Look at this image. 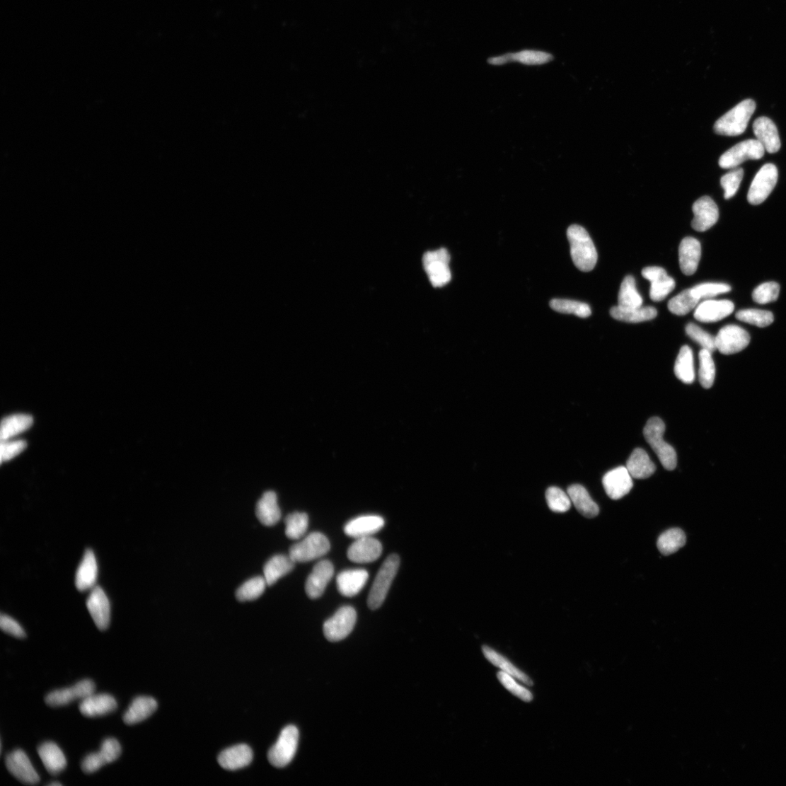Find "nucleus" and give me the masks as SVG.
Wrapping results in <instances>:
<instances>
[{"mask_svg":"<svg viewBox=\"0 0 786 786\" xmlns=\"http://www.w3.org/2000/svg\"><path fill=\"white\" fill-rule=\"evenodd\" d=\"M385 525V521L378 516H364L354 519L345 526V533L351 538L371 537Z\"/></svg>","mask_w":786,"mask_h":786,"instance_id":"26","label":"nucleus"},{"mask_svg":"<svg viewBox=\"0 0 786 786\" xmlns=\"http://www.w3.org/2000/svg\"><path fill=\"white\" fill-rule=\"evenodd\" d=\"M553 60V56L549 53L536 50H524L519 52L490 58L488 63L491 65L500 66L511 62H519L524 65L536 66L545 64Z\"/></svg>","mask_w":786,"mask_h":786,"instance_id":"22","label":"nucleus"},{"mask_svg":"<svg viewBox=\"0 0 786 786\" xmlns=\"http://www.w3.org/2000/svg\"><path fill=\"white\" fill-rule=\"evenodd\" d=\"M383 545L372 537L358 538L348 548V559L354 563L366 564L375 562L381 556Z\"/></svg>","mask_w":786,"mask_h":786,"instance_id":"19","label":"nucleus"},{"mask_svg":"<svg viewBox=\"0 0 786 786\" xmlns=\"http://www.w3.org/2000/svg\"><path fill=\"white\" fill-rule=\"evenodd\" d=\"M715 340L717 349L729 356L746 348L751 337L743 328L736 325H728L720 329Z\"/></svg>","mask_w":786,"mask_h":786,"instance_id":"11","label":"nucleus"},{"mask_svg":"<svg viewBox=\"0 0 786 786\" xmlns=\"http://www.w3.org/2000/svg\"><path fill=\"white\" fill-rule=\"evenodd\" d=\"M357 620V613L352 606H347L340 610L323 625L325 637L332 642H340L349 635Z\"/></svg>","mask_w":786,"mask_h":786,"instance_id":"9","label":"nucleus"},{"mask_svg":"<svg viewBox=\"0 0 786 786\" xmlns=\"http://www.w3.org/2000/svg\"><path fill=\"white\" fill-rule=\"evenodd\" d=\"M550 307L557 313L574 314L582 318H588L591 315L589 304L574 300L554 299L550 301Z\"/></svg>","mask_w":786,"mask_h":786,"instance_id":"43","label":"nucleus"},{"mask_svg":"<svg viewBox=\"0 0 786 786\" xmlns=\"http://www.w3.org/2000/svg\"><path fill=\"white\" fill-rule=\"evenodd\" d=\"M0 627L8 635L16 638L23 639L26 637V632H25L21 625L15 620L13 618L7 615H1L0 617Z\"/></svg>","mask_w":786,"mask_h":786,"instance_id":"55","label":"nucleus"},{"mask_svg":"<svg viewBox=\"0 0 786 786\" xmlns=\"http://www.w3.org/2000/svg\"><path fill=\"white\" fill-rule=\"evenodd\" d=\"M256 515L260 521L267 526L275 525L282 518L274 492H265L257 504Z\"/></svg>","mask_w":786,"mask_h":786,"instance_id":"34","label":"nucleus"},{"mask_svg":"<svg viewBox=\"0 0 786 786\" xmlns=\"http://www.w3.org/2000/svg\"><path fill=\"white\" fill-rule=\"evenodd\" d=\"M8 771L19 781L28 785L40 782V777L26 753L18 749L9 753L6 759Z\"/></svg>","mask_w":786,"mask_h":786,"instance_id":"14","label":"nucleus"},{"mask_svg":"<svg viewBox=\"0 0 786 786\" xmlns=\"http://www.w3.org/2000/svg\"><path fill=\"white\" fill-rule=\"evenodd\" d=\"M33 424V418L29 415H14L4 418L1 422V429H0L1 441H8L24 432Z\"/></svg>","mask_w":786,"mask_h":786,"instance_id":"37","label":"nucleus"},{"mask_svg":"<svg viewBox=\"0 0 786 786\" xmlns=\"http://www.w3.org/2000/svg\"><path fill=\"white\" fill-rule=\"evenodd\" d=\"M687 335L699 344L703 349L713 352L717 349L715 337L707 333L695 323H690L686 326Z\"/></svg>","mask_w":786,"mask_h":786,"instance_id":"50","label":"nucleus"},{"mask_svg":"<svg viewBox=\"0 0 786 786\" xmlns=\"http://www.w3.org/2000/svg\"><path fill=\"white\" fill-rule=\"evenodd\" d=\"M674 373L683 383L690 385L695 381L693 352L689 346L684 345L681 348L675 363Z\"/></svg>","mask_w":786,"mask_h":786,"instance_id":"36","label":"nucleus"},{"mask_svg":"<svg viewBox=\"0 0 786 786\" xmlns=\"http://www.w3.org/2000/svg\"><path fill=\"white\" fill-rule=\"evenodd\" d=\"M712 353L705 349H702L699 353V380L705 389L713 386L716 376V366Z\"/></svg>","mask_w":786,"mask_h":786,"instance_id":"44","label":"nucleus"},{"mask_svg":"<svg viewBox=\"0 0 786 786\" xmlns=\"http://www.w3.org/2000/svg\"><path fill=\"white\" fill-rule=\"evenodd\" d=\"M734 310V303L729 300L707 299L698 304L694 317L703 323H715L729 316Z\"/></svg>","mask_w":786,"mask_h":786,"instance_id":"21","label":"nucleus"},{"mask_svg":"<svg viewBox=\"0 0 786 786\" xmlns=\"http://www.w3.org/2000/svg\"><path fill=\"white\" fill-rule=\"evenodd\" d=\"M632 478L626 467H619L608 471L602 479L604 490L608 497L617 500L627 495L633 486Z\"/></svg>","mask_w":786,"mask_h":786,"instance_id":"18","label":"nucleus"},{"mask_svg":"<svg viewBox=\"0 0 786 786\" xmlns=\"http://www.w3.org/2000/svg\"><path fill=\"white\" fill-rule=\"evenodd\" d=\"M97 577L96 556L92 550H88L76 574L75 585L79 591H86L95 587Z\"/></svg>","mask_w":786,"mask_h":786,"instance_id":"30","label":"nucleus"},{"mask_svg":"<svg viewBox=\"0 0 786 786\" xmlns=\"http://www.w3.org/2000/svg\"><path fill=\"white\" fill-rule=\"evenodd\" d=\"M38 754L50 774L59 775L65 770L67 762L62 749L54 742H45L38 748Z\"/></svg>","mask_w":786,"mask_h":786,"instance_id":"29","label":"nucleus"},{"mask_svg":"<svg viewBox=\"0 0 786 786\" xmlns=\"http://www.w3.org/2000/svg\"><path fill=\"white\" fill-rule=\"evenodd\" d=\"M299 742V730L296 727H285L276 744L270 749L268 759L270 764L277 768L289 765L294 758Z\"/></svg>","mask_w":786,"mask_h":786,"instance_id":"5","label":"nucleus"},{"mask_svg":"<svg viewBox=\"0 0 786 786\" xmlns=\"http://www.w3.org/2000/svg\"><path fill=\"white\" fill-rule=\"evenodd\" d=\"M693 211L695 217L692 221V226L698 232H705L711 229L719 217L716 202L708 196L698 199L693 204Z\"/></svg>","mask_w":786,"mask_h":786,"instance_id":"17","label":"nucleus"},{"mask_svg":"<svg viewBox=\"0 0 786 786\" xmlns=\"http://www.w3.org/2000/svg\"><path fill=\"white\" fill-rule=\"evenodd\" d=\"M122 752L120 743L115 739H108L101 744L100 751L88 755L83 761L82 769L91 774L103 766L115 762Z\"/></svg>","mask_w":786,"mask_h":786,"instance_id":"13","label":"nucleus"},{"mask_svg":"<svg viewBox=\"0 0 786 786\" xmlns=\"http://www.w3.org/2000/svg\"><path fill=\"white\" fill-rule=\"evenodd\" d=\"M330 548V543L324 535L320 532H313L291 546L289 556L295 563L308 562L323 557Z\"/></svg>","mask_w":786,"mask_h":786,"instance_id":"7","label":"nucleus"},{"mask_svg":"<svg viewBox=\"0 0 786 786\" xmlns=\"http://www.w3.org/2000/svg\"><path fill=\"white\" fill-rule=\"evenodd\" d=\"M780 286L775 282H767L756 287L752 294L753 300L760 304H765L778 299Z\"/></svg>","mask_w":786,"mask_h":786,"instance_id":"52","label":"nucleus"},{"mask_svg":"<svg viewBox=\"0 0 786 786\" xmlns=\"http://www.w3.org/2000/svg\"><path fill=\"white\" fill-rule=\"evenodd\" d=\"M399 565L400 559L398 555L393 554L388 557V559L380 568L368 598V605L371 610H377L383 605L398 572Z\"/></svg>","mask_w":786,"mask_h":786,"instance_id":"4","label":"nucleus"},{"mask_svg":"<svg viewBox=\"0 0 786 786\" xmlns=\"http://www.w3.org/2000/svg\"><path fill=\"white\" fill-rule=\"evenodd\" d=\"M735 317L741 321L760 328L767 327L774 321V316L771 312L756 309L740 311L735 315Z\"/></svg>","mask_w":786,"mask_h":786,"instance_id":"48","label":"nucleus"},{"mask_svg":"<svg viewBox=\"0 0 786 786\" xmlns=\"http://www.w3.org/2000/svg\"><path fill=\"white\" fill-rule=\"evenodd\" d=\"M686 544V536L678 528H671L663 533L657 541V548L664 555L677 552Z\"/></svg>","mask_w":786,"mask_h":786,"instance_id":"41","label":"nucleus"},{"mask_svg":"<svg viewBox=\"0 0 786 786\" xmlns=\"http://www.w3.org/2000/svg\"><path fill=\"white\" fill-rule=\"evenodd\" d=\"M744 175L743 168H736L722 177L721 185L724 190V198L729 200L738 192Z\"/></svg>","mask_w":786,"mask_h":786,"instance_id":"51","label":"nucleus"},{"mask_svg":"<svg viewBox=\"0 0 786 786\" xmlns=\"http://www.w3.org/2000/svg\"><path fill=\"white\" fill-rule=\"evenodd\" d=\"M482 650L487 660L494 666L499 668L502 671L520 680L528 686H533V681L526 674L517 669L508 659L487 646H484Z\"/></svg>","mask_w":786,"mask_h":786,"instance_id":"38","label":"nucleus"},{"mask_svg":"<svg viewBox=\"0 0 786 786\" xmlns=\"http://www.w3.org/2000/svg\"><path fill=\"white\" fill-rule=\"evenodd\" d=\"M643 277L651 282L649 296L654 301L664 300L675 289L674 278L660 267H648L642 270Z\"/></svg>","mask_w":786,"mask_h":786,"instance_id":"15","label":"nucleus"},{"mask_svg":"<svg viewBox=\"0 0 786 786\" xmlns=\"http://www.w3.org/2000/svg\"><path fill=\"white\" fill-rule=\"evenodd\" d=\"M626 468L632 478L636 479L648 478L656 470V466L648 453L640 448L633 450L627 461Z\"/></svg>","mask_w":786,"mask_h":786,"instance_id":"32","label":"nucleus"},{"mask_svg":"<svg viewBox=\"0 0 786 786\" xmlns=\"http://www.w3.org/2000/svg\"><path fill=\"white\" fill-rule=\"evenodd\" d=\"M334 574L335 568L331 562L323 560L316 564L306 581V591L308 597L312 599L320 597Z\"/></svg>","mask_w":786,"mask_h":786,"instance_id":"20","label":"nucleus"},{"mask_svg":"<svg viewBox=\"0 0 786 786\" xmlns=\"http://www.w3.org/2000/svg\"><path fill=\"white\" fill-rule=\"evenodd\" d=\"M253 751L245 744L237 745L222 751L218 762L226 770H237L248 766L252 762Z\"/></svg>","mask_w":786,"mask_h":786,"instance_id":"27","label":"nucleus"},{"mask_svg":"<svg viewBox=\"0 0 786 786\" xmlns=\"http://www.w3.org/2000/svg\"><path fill=\"white\" fill-rule=\"evenodd\" d=\"M570 253L574 265L582 272H590L598 261L594 243L584 227L571 225L567 230Z\"/></svg>","mask_w":786,"mask_h":786,"instance_id":"1","label":"nucleus"},{"mask_svg":"<svg viewBox=\"0 0 786 786\" xmlns=\"http://www.w3.org/2000/svg\"><path fill=\"white\" fill-rule=\"evenodd\" d=\"M701 258V245L691 237L683 238L678 248L680 268L686 275H693L698 270Z\"/></svg>","mask_w":786,"mask_h":786,"instance_id":"24","label":"nucleus"},{"mask_svg":"<svg viewBox=\"0 0 786 786\" xmlns=\"http://www.w3.org/2000/svg\"><path fill=\"white\" fill-rule=\"evenodd\" d=\"M765 149L757 139H749L734 145L721 156L719 164L722 168H735L749 160H759L765 156Z\"/></svg>","mask_w":786,"mask_h":786,"instance_id":"8","label":"nucleus"},{"mask_svg":"<svg viewBox=\"0 0 786 786\" xmlns=\"http://www.w3.org/2000/svg\"><path fill=\"white\" fill-rule=\"evenodd\" d=\"M567 494L576 509L583 516L591 519L599 514L598 504L592 499L585 487L579 485L570 486Z\"/></svg>","mask_w":786,"mask_h":786,"instance_id":"33","label":"nucleus"},{"mask_svg":"<svg viewBox=\"0 0 786 786\" xmlns=\"http://www.w3.org/2000/svg\"><path fill=\"white\" fill-rule=\"evenodd\" d=\"M450 255L446 248L424 253L422 263L429 282L435 288H441L451 282Z\"/></svg>","mask_w":786,"mask_h":786,"instance_id":"6","label":"nucleus"},{"mask_svg":"<svg viewBox=\"0 0 786 786\" xmlns=\"http://www.w3.org/2000/svg\"><path fill=\"white\" fill-rule=\"evenodd\" d=\"M286 535L291 540L302 538L308 528V516L304 513L295 512L285 519Z\"/></svg>","mask_w":786,"mask_h":786,"instance_id":"46","label":"nucleus"},{"mask_svg":"<svg viewBox=\"0 0 786 786\" xmlns=\"http://www.w3.org/2000/svg\"><path fill=\"white\" fill-rule=\"evenodd\" d=\"M295 564L289 555H276L272 557L264 567V577L267 586H272L279 579L291 572Z\"/></svg>","mask_w":786,"mask_h":786,"instance_id":"35","label":"nucleus"},{"mask_svg":"<svg viewBox=\"0 0 786 786\" xmlns=\"http://www.w3.org/2000/svg\"><path fill=\"white\" fill-rule=\"evenodd\" d=\"M87 608L97 628L105 630L110 623L111 607L103 589L94 587L87 600Z\"/></svg>","mask_w":786,"mask_h":786,"instance_id":"16","label":"nucleus"},{"mask_svg":"<svg viewBox=\"0 0 786 786\" xmlns=\"http://www.w3.org/2000/svg\"><path fill=\"white\" fill-rule=\"evenodd\" d=\"M693 294L701 299H711L719 294L728 293L731 287L722 283H704L692 288Z\"/></svg>","mask_w":786,"mask_h":786,"instance_id":"53","label":"nucleus"},{"mask_svg":"<svg viewBox=\"0 0 786 786\" xmlns=\"http://www.w3.org/2000/svg\"><path fill=\"white\" fill-rule=\"evenodd\" d=\"M665 430L663 420L652 417L644 428V437L663 466L668 470H673L677 466V455L675 449L664 439Z\"/></svg>","mask_w":786,"mask_h":786,"instance_id":"3","label":"nucleus"},{"mask_svg":"<svg viewBox=\"0 0 786 786\" xmlns=\"http://www.w3.org/2000/svg\"><path fill=\"white\" fill-rule=\"evenodd\" d=\"M545 497L549 509L555 513H566L571 508L572 501L568 494L560 488H548Z\"/></svg>","mask_w":786,"mask_h":786,"instance_id":"47","label":"nucleus"},{"mask_svg":"<svg viewBox=\"0 0 786 786\" xmlns=\"http://www.w3.org/2000/svg\"><path fill=\"white\" fill-rule=\"evenodd\" d=\"M778 179L777 167L771 163L765 164L756 173L748 193V201L751 205H759L769 197L774 190Z\"/></svg>","mask_w":786,"mask_h":786,"instance_id":"10","label":"nucleus"},{"mask_svg":"<svg viewBox=\"0 0 786 786\" xmlns=\"http://www.w3.org/2000/svg\"><path fill=\"white\" fill-rule=\"evenodd\" d=\"M753 133L757 140L762 144L769 154L778 152L781 142L775 124L767 117L757 118L753 124Z\"/></svg>","mask_w":786,"mask_h":786,"instance_id":"23","label":"nucleus"},{"mask_svg":"<svg viewBox=\"0 0 786 786\" xmlns=\"http://www.w3.org/2000/svg\"><path fill=\"white\" fill-rule=\"evenodd\" d=\"M497 678L505 689L508 690L521 700L525 702H531L533 700V695H532L528 689L520 686V684L516 681L514 676L505 672L500 671L497 674Z\"/></svg>","mask_w":786,"mask_h":786,"instance_id":"49","label":"nucleus"},{"mask_svg":"<svg viewBox=\"0 0 786 786\" xmlns=\"http://www.w3.org/2000/svg\"><path fill=\"white\" fill-rule=\"evenodd\" d=\"M95 690L94 682L90 679H85L74 684L71 688L57 690L49 693L45 698V703L52 707L64 706L77 700H83L93 694Z\"/></svg>","mask_w":786,"mask_h":786,"instance_id":"12","label":"nucleus"},{"mask_svg":"<svg viewBox=\"0 0 786 786\" xmlns=\"http://www.w3.org/2000/svg\"><path fill=\"white\" fill-rule=\"evenodd\" d=\"M267 586L264 577H253L237 590L236 598L240 601L256 600L263 594Z\"/></svg>","mask_w":786,"mask_h":786,"instance_id":"45","label":"nucleus"},{"mask_svg":"<svg viewBox=\"0 0 786 786\" xmlns=\"http://www.w3.org/2000/svg\"><path fill=\"white\" fill-rule=\"evenodd\" d=\"M117 703L109 694L94 693L83 699L79 706L81 713L86 717H96L109 715L115 711Z\"/></svg>","mask_w":786,"mask_h":786,"instance_id":"25","label":"nucleus"},{"mask_svg":"<svg viewBox=\"0 0 786 786\" xmlns=\"http://www.w3.org/2000/svg\"><path fill=\"white\" fill-rule=\"evenodd\" d=\"M611 315L618 320L637 323L655 318L657 316V311L653 307L627 309L616 306L611 308Z\"/></svg>","mask_w":786,"mask_h":786,"instance_id":"39","label":"nucleus"},{"mask_svg":"<svg viewBox=\"0 0 786 786\" xmlns=\"http://www.w3.org/2000/svg\"><path fill=\"white\" fill-rule=\"evenodd\" d=\"M27 447V443L24 441H1V463L7 462L14 458L15 456L21 453Z\"/></svg>","mask_w":786,"mask_h":786,"instance_id":"54","label":"nucleus"},{"mask_svg":"<svg viewBox=\"0 0 786 786\" xmlns=\"http://www.w3.org/2000/svg\"><path fill=\"white\" fill-rule=\"evenodd\" d=\"M756 103L752 99H746L735 106L715 123L714 129L719 135L736 137L743 134L749 120L756 110Z\"/></svg>","mask_w":786,"mask_h":786,"instance_id":"2","label":"nucleus"},{"mask_svg":"<svg viewBox=\"0 0 786 786\" xmlns=\"http://www.w3.org/2000/svg\"><path fill=\"white\" fill-rule=\"evenodd\" d=\"M158 708L157 701L151 697L140 696L135 698L123 716L126 724L132 725L141 722L154 715Z\"/></svg>","mask_w":786,"mask_h":786,"instance_id":"31","label":"nucleus"},{"mask_svg":"<svg viewBox=\"0 0 786 786\" xmlns=\"http://www.w3.org/2000/svg\"><path fill=\"white\" fill-rule=\"evenodd\" d=\"M643 299L639 294L635 277L628 275L625 277L618 294V306L622 308H637L642 307Z\"/></svg>","mask_w":786,"mask_h":786,"instance_id":"40","label":"nucleus"},{"mask_svg":"<svg viewBox=\"0 0 786 786\" xmlns=\"http://www.w3.org/2000/svg\"><path fill=\"white\" fill-rule=\"evenodd\" d=\"M369 573L365 570H351L342 572L337 578L340 593L346 597L357 595L365 586Z\"/></svg>","mask_w":786,"mask_h":786,"instance_id":"28","label":"nucleus"},{"mask_svg":"<svg viewBox=\"0 0 786 786\" xmlns=\"http://www.w3.org/2000/svg\"><path fill=\"white\" fill-rule=\"evenodd\" d=\"M700 300L693 294L692 289H690L683 291L672 298L669 302L668 308L674 315L686 316L697 308Z\"/></svg>","mask_w":786,"mask_h":786,"instance_id":"42","label":"nucleus"},{"mask_svg":"<svg viewBox=\"0 0 786 786\" xmlns=\"http://www.w3.org/2000/svg\"><path fill=\"white\" fill-rule=\"evenodd\" d=\"M49 785H50V786H55V785L60 786V785H62V783H60L59 782H55L50 783Z\"/></svg>","mask_w":786,"mask_h":786,"instance_id":"56","label":"nucleus"}]
</instances>
